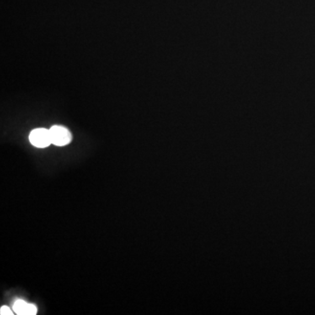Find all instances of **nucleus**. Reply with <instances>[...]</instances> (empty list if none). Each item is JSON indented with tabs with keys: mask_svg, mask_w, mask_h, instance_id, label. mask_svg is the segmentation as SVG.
<instances>
[{
	"mask_svg": "<svg viewBox=\"0 0 315 315\" xmlns=\"http://www.w3.org/2000/svg\"><path fill=\"white\" fill-rule=\"evenodd\" d=\"M51 136L52 144L57 146L69 145L72 140V135L67 128L60 125H55L49 129Z\"/></svg>",
	"mask_w": 315,
	"mask_h": 315,
	"instance_id": "nucleus-1",
	"label": "nucleus"
},
{
	"mask_svg": "<svg viewBox=\"0 0 315 315\" xmlns=\"http://www.w3.org/2000/svg\"><path fill=\"white\" fill-rule=\"evenodd\" d=\"M29 140L33 146L38 148H45L52 144L50 131L44 128L32 130L29 135Z\"/></svg>",
	"mask_w": 315,
	"mask_h": 315,
	"instance_id": "nucleus-2",
	"label": "nucleus"
},
{
	"mask_svg": "<svg viewBox=\"0 0 315 315\" xmlns=\"http://www.w3.org/2000/svg\"><path fill=\"white\" fill-rule=\"evenodd\" d=\"M13 311L18 315H35L37 307L33 304H28L25 300H18L13 305Z\"/></svg>",
	"mask_w": 315,
	"mask_h": 315,
	"instance_id": "nucleus-3",
	"label": "nucleus"
},
{
	"mask_svg": "<svg viewBox=\"0 0 315 315\" xmlns=\"http://www.w3.org/2000/svg\"><path fill=\"white\" fill-rule=\"evenodd\" d=\"M0 314L1 315H12V310L10 307L6 306H1V308H0Z\"/></svg>",
	"mask_w": 315,
	"mask_h": 315,
	"instance_id": "nucleus-4",
	"label": "nucleus"
}]
</instances>
